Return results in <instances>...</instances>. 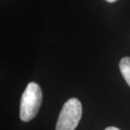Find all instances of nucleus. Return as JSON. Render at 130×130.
<instances>
[{
    "instance_id": "nucleus-5",
    "label": "nucleus",
    "mask_w": 130,
    "mask_h": 130,
    "mask_svg": "<svg viewBox=\"0 0 130 130\" xmlns=\"http://www.w3.org/2000/svg\"><path fill=\"white\" fill-rule=\"evenodd\" d=\"M106 1H107L109 3H113V2H116L117 0H106Z\"/></svg>"
},
{
    "instance_id": "nucleus-2",
    "label": "nucleus",
    "mask_w": 130,
    "mask_h": 130,
    "mask_svg": "<svg viewBox=\"0 0 130 130\" xmlns=\"http://www.w3.org/2000/svg\"><path fill=\"white\" fill-rule=\"evenodd\" d=\"M82 117V105L77 98L68 100L59 113L56 130H74Z\"/></svg>"
},
{
    "instance_id": "nucleus-3",
    "label": "nucleus",
    "mask_w": 130,
    "mask_h": 130,
    "mask_svg": "<svg viewBox=\"0 0 130 130\" xmlns=\"http://www.w3.org/2000/svg\"><path fill=\"white\" fill-rule=\"evenodd\" d=\"M119 69L127 84L130 86V57H124L121 59Z\"/></svg>"
},
{
    "instance_id": "nucleus-4",
    "label": "nucleus",
    "mask_w": 130,
    "mask_h": 130,
    "mask_svg": "<svg viewBox=\"0 0 130 130\" xmlns=\"http://www.w3.org/2000/svg\"><path fill=\"white\" fill-rule=\"evenodd\" d=\"M105 130H120V129L116 128V127H108V128H106Z\"/></svg>"
},
{
    "instance_id": "nucleus-1",
    "label": "nucleus",
    "mask_w": 130,
    "mask_h": 130,
    "mask_svg": "<svg viewBox=\"0 0 130 130\" xmlns=\"http://www.w3.org/2000/svg\"><path fill=\"white\" fill-rule=\"evenodd\" d=\"M42 101V92L36 83L27 85L22 94L20 106V118L23 122H29L38 113Z\"/></svg>"
}]
</instances>
